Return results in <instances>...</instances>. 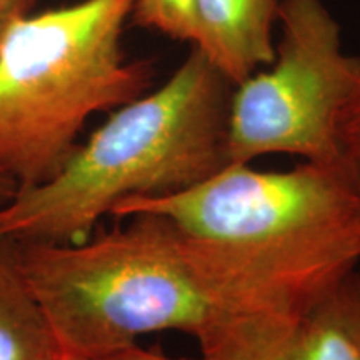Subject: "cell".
<instances>
[{
  "mask_svg": "<svg viewBox=\"0 0 360 360\" xmlns=\"http://www.w3.org/2000/svg\"><path fill=\"white\" fill-rule=\"evenodd\" d=\"M124 220L74 244L20 242L60 355L101 357L180 332L204 360H265L299 319L269 307L162 215Z\"/></svg>",
  "mask_w": 360,
  "mask_h": 360,
  "instance_id": "6da1fadb",
  "label": "cell"
},
{
  "mask_svg": "<svg viewBox=\"0 0 360 360\" xmlns=\"http://www.w3.org/2000/svg\"><path fill=\"white\" fill-rule=\"evenodd\" d=\"M162 215L269 307L300 317L360 262V193L340 164H227L186 191L132 197L112 217Z\"/></svg>",
  "mask_w": 360,
  "mask_h": 360,
  "instance_id": "7a4b0ae2",
  "label": "cell"
},
{
  "mask_svg": "<svg viewBox=\"0 0 360 360\" xmlns=\"http://www.w3.org/2000/svg\"><path fill=\"white\" fill-rule=\"evenodd\" d=\"M233 84L197 49L160 87L112 110L52 179L0 205V233L74 244L120 202L186 191L229 164Z\"/></svg>",
  "mask_w": 360,
  "mask_h": 360,
  "instance_id": "3957f363",
  "label": "cell"
},
{
  "mask_svg": "<svg viewBox=\"0 0 360 360\" xmlns=\"http://www.w3.org/2000/svg\"><path fill=\"white\" fill-rule=\"evenodd\" d=\"M134 0L24 13L0 42V172L19 188L52 179L90 117L147 92L152 67L125 56Z\"/></svg>",
  "mask_w": 360,
  "mask_h": 360,
  "instance_id": "277c9868",
  "label": "cell"
},
{
  "mask_svg": "<svg viewBox=\"0 0 360 360\" xmlns=\"http://www.w3.org/2000/svg\"><path fill=\"white\" fill-rule=\"evenodd\" d=\"M269 65L233 85L229 164L265 155L340 164L339 124L360 72L323 0H281Z\"/></svg>",
  "mask_w": 360,
  "mask_h": 360,
  "instance_id": "5b68a950",
  "label": "cell"
},
{
  "mask_svg": "<svg viewBox=\"0 0 360 360\" xmlns=\"http://www.w3.org/2000/svg\"><path fill=\"white\" fill-rule=\"evenodd\" d=\"M281 0H193L197 49L233 85L269 65Z\"/></svg>",
  "mask_w": 360,
  "mask_h": 360,
  "instance_id": "8992f818",
  "label": "cell"
},
{
  "mask_svg": "<svg viewBox=\"0 0 360 360\" xmlns=\"http://www.w3.org/2000/svg\"><path fill=\"white\" fill-rule=\"evenodd\" d=\"M60 349L20 257V242L0 233V360H58Z\"/></svg>",
  "mask_w": 360,
  "mask_h": 360,
  "instance_id": "52a82bcc",
  "label": "cell"
},
{
  "mask_svg": "<svg viewBox=\"0 0 360 360\" xmlns=\"http://www.w3.org/2000/svg\"><path fill=\"white\" fill-rule=\"evenodd\" d=\"M265 360H360V335L339 289L300 315Z\"/></svg>",
  "mask_w": 360,
  "mask_h": 360,
  "instance_id": "ba28073f",
  "label": "cell"
},
{
  "mask_svg": "<svg viewBox=\"0 0 360 360\" xmlns=\"http://www.w3.org/2000/svg\"><path fill=\"white\" fill-rule=\"evenodd\" d=\"M130 20L172 40L192 44L193 0H134Z\"/></svg>",
  "mask_w": 360,
  "mask_h": 360,
  "instance_id": "9c48e42d",
  "label": "cell"
},
{
  "mask_svg": "<svg viewBox=\"0 0 360 360\" xmlns=\"http://www.w3.org/2000/svg\"><path fill=\"white\" fill-rule=\"evenodd\" d=\"M340 165L360 193V72L339 124Z\"/></svg>",
  "mask_w": 360,
  "mask_h": 360,
  "instance_id": "30bf717a",
  "label": "cell"
},
{
  "mask_svg": "<svg viewBox=\"0 0 360 360\" xmlns=\"http://www.w3.org/2000/svg\"><path fill=\"white\" fill-rule=\"evenodd\" d=\"M58 360H204V359H177L170 357L162 350L146 349L139 344L129 345L115 352L101 355V357H77V355H60Z\"/></svg>",
  "mask_w": 360,
  "mask_h": 360,
  "instance_id": "8fae6325",
  "label": "cell"
},
{
  "mask_svg": "<svg viewBox=\"0 0 360 360\" xmlns=\"http://www.w3.org/2000/svg\"><path fill=\"white\" fill-rule=\"evenodd\" d=\"M340 302L347 312L350 322L360 335V267L354 269L350 276L339 287Z\"/></svg>",
  "mask_w": 360,
  "mask_h": 360,
  "instance_id": "7c38bea8",
  "label": "cell"
},
{
  "mask_svg": "<svg viewBox=\"0 0 360 360\" xmlns=\"http://www.w3.org/2000/svg\"><path fill=\"white\" fill-rule=\"evenodd\" d=\"M32 2L34 0H0V42L7 34L8 27L29 12Z\"/></svg>",
  "mask_w": 360,
  "mask_h": 360,
  "instance_id": "4fadbf2b",
  "label": "cell"
},
{
  "mask_svg": "<svg viewBox=\"0 0 360 360\" xmlns=\"http://www.w3.org/2000/svg\"><path fill=\"white\" fill-rule=\"evenodd\" d=\"M17 191H19V186H17L15 180L0 172V205L11 200Z\"/></svg>",
  "mask_w": 360,
  "mask_h": 360,
  "instance_id": "5bb4252c",
  "label": "cell"
}]
</instances>
